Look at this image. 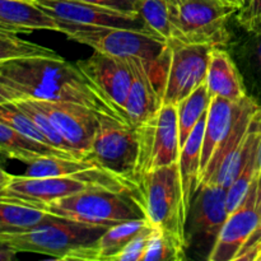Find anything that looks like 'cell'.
Returning a JSON list of instances; mask_svg holds the SVG:
<instances>
[{"mask_svg":"<svg viewBox=\"0 0 261 261\" xmlns=\"http://www.w3.org/2000/svg\"><path fill=\"white\" fill-rule=\"evenodd\" d=\"M0 82L19 93L22 98L74 102L98 114L119 117L76 64L64 60L59 54L0 61Z\"/></svg>","mask_w":261,"mask_h":261,"instance_id":"1","label":"cell"},{"mask_svg":"<svg viewBox=\"0 0 261 261\" xmlns=\"http://www.w3.org/2000/svg\"><path fill=\"white\" fill-rule=\"evenodd\" d=\"M59 32L69 40L89 46L94 51L116 56L137 58L150 68L153 78L162 91L168 61V42L143 30L109 25H76L56 22Z\"/></svg>","mask_w":261,"mask_h":261,"instance_id":"2","label":"cell"},{"mask_svg":"<svg viewBox=\"0 0 261 261\" xmlns=\"http://www.w3.org/2000/svg\"><path fill=\"white\" fill-rule=\"evenodd\" d=\"M138 195L149 223L189 249L186 240L188 209L178 162L140 176Z\"/></svg>","mask_w":261,"mask_h":261,"instance_id":"3","label":"cell"},{"mask_svg":"<svg viewBox=\"0 0 261 261\" xmlns=\"http://www.w3.org/2000/svg\"><path fill=\"white\" fill-rule=\"evenodd\" d=\"M41 209L61 218L103 227L145 218L138 191L112 188L88 189L46 204Z\"/></svg>","mask_w":261,"mask_h":261,"instance_id":"4","label":"cell"},{"mask_svg":"<svg viewBox=\"0 0 261 261\" xmlns=\"http://www.w3.org/2000/svg\"><path fill=\"white\" fill-rule=\"evenodd\" d=\"M106 228L54 216L28 231L0 234V239L17 252L47 255L65 261L70 260L71 255L79 249L96 242Z\"/></svg>","mask_w":261,"mask_h":261,"instance_id":"5","label":"cell"},{"mask_svg":"<svg viewBox=\"0 0 261 261\" xmlns=\"http://www.w3.org/2000/svg\"><path fill=\"white\" fill-rule=\"evenodd\" d=\"M172 40L227 47L232 40L229 20L237 13L214 0H167Z\"/></svg>","mask_w":261,"mask_h":261,"instance_id":"6","label":"cell"},{"mask_svg":"<svg viewBox=\"0 0 261 261\" xmlns=\"http://www.w3.org/2000/svg\"><path fill=\"white\" fill-rule=\"evenodd\" d=\"M137 126L107 114L98 115V126L87 157L120 180L138 186Z\"/></svg>","mask_w":261,"mask_h":261,"instance_id":"7","label":"cell"},{"mask_svg":"<svg viewBox=\"0 0 261 261\" xmlns=\"http://www.w3.org/2000/svg\"><path fill=\"white\" fill-rule=\"evenodd\" d=\"M138 165L137 181L144 173L178 162V137L176 105H162L154 114L137 126Z\"/></svg>","mask_w":261,"mask_h":261,"instance_id":"8","label":"cell"},{"mask_svg":"<svg viewBox=\"0 0 261 261\" xmlns=\"http://www.w3.org/2000/svg\"><path fill=\"white\" fill-rule=\"evenodd\" d=\"M213 46L168 42V61L163 79L162 105H177L205 83Z\"/></svg>","mask_w":261,"mask_h":261,"instance_id":"9","label":"cell"},{"mask_svg":"<svg viewBox=\"0 0 261 261\" xmlns=\"http://www.w3.org/2000/svg\"><path fill=\"white\" fill-rule=\"evenodd\" d=\"M93 188L111 186L83 177H28L24 175H12L9 182L0 189V199L41 209L46 204Z\"/></svg>","mask_w":261,"mask_h":261,"instance_id":"10","label":"cell"},{"mask_svg":"<svg viewBox=\"0 0 261 261\" xmlns=\"http://www.w3.org/2000/svg\"><path fill=\"white\" fill-rule=\"evenodd\" d=\"M75 64L87 81L115 110L117 116L129 122L125 114V105L133 81L129 60L94 51L88 59Z\"/></svg>","mask_w":261,"mask_h":261,"instance_id":"11","label":"cell"},{"mask_svg":"<svg viewBox=\"0 0 261 261\" xmlns=\"http://www.w3.org/2000/svg\"><path fill=\"white\" fill-rule=\"evenodd\" d=\"M227 217V189L213 182L200 184L186 221L188 246L204 244L212 250Z\"/></svg>","mask_w":261,"mask_h":261,"instance_id":"12","label":"cell"},{"mask_svg":"<svg viewBox=\"0 0 261 261\" xmlns=\"http://www.w3.org/2000/svg\"><path fill=\"white\" fill-rule=\"evenodd\" d=\"M261 226L259 181H254L242 203L228 214L206 260L234 261Z\"/></svg>","mask_w":261,"mask_h":261,"instance_id":"13","label":"cell"},{"mask_svg":"<svg viewBox=\"0 0 261 261\" xmlns=\"http://www.w3.org/2000/svg\"><path fill=\"white\" fill-rule=\"evenodd\" d=\"M32 101L47 115L66 143L76 153L87 157L98 126V112L74 102L46 99Z\"/></svg>","mask_w":261,"mask_h":261,"instance_id":"14","label":"cell"},{"mask_svg":"<svg viewBox=\"0 0 261 261\" xmlns=\"http://www.w3.org/2000/svg\"><path fill=\"white\" fill-rule=\"evenodd\" d=\"M56 22L76 25H109L145 31L138 13H126L76 0H32ZM148 32V31H147Z\"/></svg>","mask_w":261,"mask_h":261,"instance_id":"15","label":"cell"},{"mask_svg":"<svg viewBox=\"0 0 261 261\" xmlns=\"http://www.w3.org/2000/svg\"><path fill=\"white\" fill-rule=\"evenodd\" d=\"M127 60L132 69L133 81L125 105V114L127 121L133 126H138L162 106V96L149 66L137 58Z\"/></svg>","mask_w":261,"mask_h":261,"instance_id":"16","label":"cell"},{"mask_svg":"<svg viewBox=\"0 0 261 261\" xmlns=\"http://www.w3.org/2000/svg\"><path fill=\"white\" fill-rule=\"evenodd\" d=\"M245 98L239 103H234V102L224 99L222 97H212L205 117V129H204L203 147H201L200 177L211 163L217 150L223 144L227 137L231 134L232 129L241 114Z\"/></svg>","mask_w":261,"mask_h":261,"instance_id":"17","label":"cell"},{"mask_svg":"<svg viewBox=\"0 0 261 261\" xmlns=\"http://www.w3.org/2000/svg\"><path fill=\"white\" fill-rule=\"evenodd\" d=\"M205 83L212 97H222L239 103L247 96L241 73L224 47L212 48Z\"/></svg>","mask_w":261,"mask_h":261,"instance_id":"18","label":"cell"},{"mask_svg":"<svg viewBox=\"0 0 261 261\" xmlns=\"http://www.w3.org/2000/svg\"><path fill=\"white\" fill-rule=\"evenodd\" d=\"M33 31L59 32V25L32 0H0V35L15 36Z\"/></svg>","mask_w":261,"mask_h":261,"instance_id":"19","label":"cell"},{"mask_svg":"<svg viewBox=\"0 0 261 261\" xmlns=\"http://www.w3.org/2000/svg\"><path fill=\"white\" fill-rule=\"evenodd\" d=\"M244 32L227 47L241 73L247 96L261 106V28Z\"/></svg>","mask_w":261,"mask_h":261,"instance_id":"20","label":"cell"},{"mask_svg":"<svg viewBox=\"0 0 261 261\" xmlns=\"http://www.w3.org/2000/svg\"><path fill=\"white\" fill-rule=\"evenodd\" d=\"M148 224L149 221L147 218H139L107 227L96 242L79 249L71 255L70 260L114 261V257L126 246L127 242Z\"/></svg>","mask_w":261,"mask_h":261,"instance_id":"21","label":"cell"},{"mask_svg":"<svg viewBox=\"0 0 261 261\" xmlns=\"http://www.w3.org/2000/svg\"><path fill=\"white\" fill-rule=\"evenodd\" d=\"M206 114L196 124L188 140L182 145L178 158L181 184H182L184 199L186 209L190 211L191 201L200 185V167H201V147H203L204 129H205Z\"/></svg>","mask_w":261,"mask_h":261,"instance_id":"22","label":"cell"},{"mask_svg":"<svg viewBox=\"0 0 261 261\" xmlns=\"http://www.w3.org/2000/svg\"><path fill=\"white\" fill-rule=\"evenodd\" d=\"M0 155L18 160L24 163L32 162L36 158L42 157V155L75 157L56 148L40 144L35 140L28 139L3 121H0Z\"/></svg>","mask_w":261,"mask_h":261,"instance_id":"23","label":"cell"},{"mask_svg":"<svg viewBox=\"0 0 261 261\" xmlns=\"http://www.w3.org/2000/svg\"><path fill=\"white\" fill-rule=\"evenodd\" d=\"M53 217L43 209L0 199V234L28 231Z\"/></svg>","mask_w":261,"mask_h":261,"instance_id":"24","label":"cell"},{"mask_svg":"<svg viewBox=\"0 0 261 261\" xmlns=\"http://www.w3.org/2000/svg\"><path fill=\"white\" fill-rule=\"evenodd\" d=\"M211 101L212 96L209 94L206 83H204L199 88H196L193 93H190L182 101L176 105L181 148L186 143L189 135L191 134L196 124L208 112Z\"/></svg>","mask_w":261,"mask_h":261,"instance_id":"25","label":"cell"},{"mask_svg":"<svg viewBox=\"0 0 261 261\" xmlns=\"http://www.w3.org/2000/svg\"><path fill=\"white\" fill-rule=\"evenodd\" d=\"M260 149L261 132L255 139L254 145H252L251 150L249 153V157H247L245 165L242 166L239 176L233 181V184L227 189V209H228V214L233 212L242 203L254 181L259 177Z\"/></svg>","mask_w":261,"mask_h":261,"instance_id":"26","label":"cell"},{"mask_svg":"<svg viewBox=\"0 0 261 261\" xmlns=\"http://www.w3.org/2000/svg\"><path fill=\"white\" fill-rule=\"evenodd\" d=\"M138 14L142 18L145 31L167 42L172 40L167 0H140Z\"/></svg>","mask_w":261,"mask_h":261,"instance_id":"27","label":"cell"},{"mask_svg":"<svg viewBox=\"0 0 261 261\" xmlns=\"http://www.w3.org/2000/svg\"><path fill=\"white\" fill-rule=\"evenodd\" d=\"M14 103L31 117V120L35 122L37 129L40 130L41 134L46 138V140H47L48 144H50L51 147L56 148V149L59 150H63V152L68 153V154L75 155V157H83V155H81L79 153H76L75 150L66 143V140L61 137V134L58 132V129L54 126V124L51 122V120L48 119L47 115H46L45 112L32 101V99H17V101H14Z\"/></svg>","mask_w":261,"mask_h":261,"instance_id":"28","label":"cell"},{"mask_svg":"<svg viewBox=\"0 0 261 261\" xmlns=\"http://www.w3.org/2000/svg\"><path fill=\"white\" fill-rule=\"evenodd\" d=\"M188 247L154 227L142 261H182L186 259Z\"/></svg>","mask_w":261,"mask_h":261,"instance_id":"29","label":"cell"},{"mask_svg":"<svg viewBox=\"0 0 261 261\" xmlns=\"http://www.w3.org/2000/svg\"><path fill=\"white\" fill-rule=\"evenodd\" d=\"M0 121L9 125L10 127L15 129L18 133L28 138V139L51 147L47 140H46V138L37 129L35 122L31 120V117L23 110H20L14 102L0 103Z\"/></svg>","mask_w":261,"mask_h":261,"instance_id":"30","label":"cell"},{"mask_svg":"<svg viewBox=\"0 0 261 261\" xmlns=\"http://www.w3.org/2000/svg\"><path fill=\"white\" fill-rule=\"evenodd\" d=\"M58 54L51 48L37 45L31 41L9 35H0V61L28 56H55Z\"/></svg>","mask_w":261,"mask_h":261,"instance_id":"31","label":"cell"},{"mask_svg":"<svg viewBox=\"0 0 261 261\" xmlns=\"http://www.w3.org/2000/svg\"><path fill=\"white\" fill-rule=\"evenodd\" d=\"M153 229H154V226H152L150 223L147 227H144L114 257V261H142L148 242H149L150 236L153 233Z\"/></svg>","mask_w":261,"mask_h":261,"instance_id":"32","label":"cell"},{"mask_svg":"<svg viewBox=\"0 0 261 261\" xmlns=\"http://www.w3.org/2000/svg\"><path fill=\"white\" fill-rule=\"evenodd\" d=\"M240 28L252 32L261 28V0H249L241 10L234 14Z\"/></svg>","mask_w":261,"mask_h":261,"instance_id":"33","label":"cell"},{"mask_svg":"<svg viewBox=\"0 0 261 261\" xmlns=\"http://www.w3.org/2000/svg\"><path fill=\"white\" fill-rule=\"evenodd\" d=\"M76 2L89 3V4L99 5V7L120 10V12L138 13V4L140 0H76Z\"/></svg>","mask_w":261,"mask_h":261,"instance_id":"34","label":"cell"},{"mask_svg":"<svg viewBox=\"0 0 261 261\" xmlns=\"http://www.w3.org/2000/svg\"><path fill=\"white\" fill-rule=\"evenodd\" d=\"M17 99H22L19 93L13 91L8 86H5L3 82H0V103H5V102H14Z\"/></svg>","mask_w":261,"mask_h":261,"instance_id":"35","label":"cell"},{"mask_svg":"<svg viewBox=\"0 0 261 261\" xmlns=\"http://www.w3.org/2000/svg\"><path fill=\"white\" fill-rule=\"evenodd\" d=\"M18 252L8 244L7 241H4L3 239H0V261H12L17 257Z\"/></svg>","mask_w":261,"mask_h":261,"instance_id":"36","label":"cell"},{"mask_svg":"<svg viewBox=\"0 0 261 261\" xmlns=\"http://www.w3.org/2000/svg\"><path fill=\"white\" fill-rule=\"evenodd\" d=\"M214 2L219 3V4L222 5H226V7L233 8V9H236L237 12L241 10L242 8L246 5V0H214Z\"/></svg>","mask_w":261,"mask_h":261,"instance_id":"37","label":"cell"},{"mask_svg":"<svg viewBox=\"0 0 261 261\" xmlns=\"http://www.w3.org/2000/svg\"><path fill=\"white\" fill-rule=\"evenodd\" d=\"M10 178H12V175L8 172H5V171L0 167V189L4 188V186L9 182Z\"/></svg>","mask_w":261,"mask_h":261,"instance_id":"38","label":"cell"},{"mask_svg":"<svg viewBox=\"0 0 261 261\" xmlns=\"http://www.w3.org/2000/svg\"><path fill=\"white\" fill-rule=\"evenodd\" d=\"M257 181H259V198H261V149H260V170H259V177H257Z\"/></svg>","mask_w":261,"mask_h":261,"instance_id":"39","label":"cell"},{"mask_svg":"<svg viewBox=\"0 0 261 261\" xmlns=\"http://www.w3.org/2000/svg\"><path fill=\"white\" fill-rule=\"evenodd\" d=\"M260 212H261V198H260Z\"/></svg>","mask_w":261,"mask_h":261,"instance_id":"40","label":"cell"},{"mask_svg":"<svg viewBox=\"0 0 261 261\" xmlns=\"http://www.w3.org/2000/svg\"><path fill=\"white\" fill-rule=\"evenodd\" d=\"M247 2H249V0H246V4H247Z\"/></svg>","mask_w":261,"mask_h":261,"instance_id":"41","label":"cell"}]
</instances>
